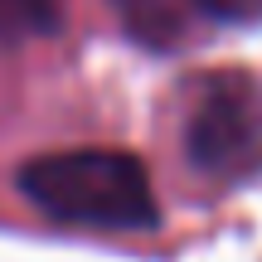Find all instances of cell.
Here are the masks:
<instances>
[{
    "instance_id": "cell-1",
    "label": "cell",
    "mask_w": 262,
    "mask_h": 262,
    "mask_svg": "<svg viewBox=\"0 0 262 262\" xmlns=\"http://www.w3.org/2000/svg\"><path fill=\"white\" fill-rule=\"evenodd\" d=\"M19 189L39 214L73 228H150L160 219L156 189L146 170L126 150L78 146V150H49L25 160Z\"/></svg>"
},
{
    "instance_id": "cell-2",
    "label": "cell",
    "mask_w": 262,
    "mask_h": 262,
    "mask_svg": "<svg viewBox=\"0 0 262 262\" xmlns=\"http://www.w3.org/2000/svg\"><path fill=\"white\" fill-rule=\"evenodd\" d=\"M185 150L204 175H248L262 165V78L219 73L194 97Z\"/></svg>"
},
{
    "instance_id": "cell-3",
    "label": "cell",
    "mask_w": 262,
    "mask_h": 262,
    "mask_svg": "<svg viewBox=\"0 0 262 262\" xmlns=\"http://www.w3.org/2000/svg\"><path fill=\"white\" fill-rule=\"evenodd\" d=\"M58 0H0V39H29L54 29Z\"/></svg>"
},
{
    "instance_id": "cell-4",
    "label": "cell",
    "mask_w": 262,
    "mask_h": 262,
    "mask_svg": "<svg viewBox=\"0 0 262 262\" xmlns=\"http://www.w3.org/2000/svg\"><path fill=\"white\" fill-rule=\"evenodd\" d=\"M194 5H204L219 19H257L262 15V0H194Z\"/></svg>"
}]
</instances>
